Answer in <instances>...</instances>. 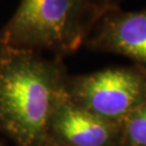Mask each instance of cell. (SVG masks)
I'll list each match as a JSON object with an SVG mask.
<instances>
[{"mask_svg":"<svg viewBox=\"0 0 146 146\" xmlns=\"http://www.w3.org/2000/svg\"><path fill=\"white\" fill-rule=\"evenodd\" d=\"M68 76L62 58L0 47V130L17 146H44Z\"/></svg>","mask_w":146,"mask_h":146,"instance_id":"1","label":"cell"},{"mask_svg":"<svg viewBox=\"0 0 146 146\" xmlns=\"http://www.w3.org/2000/svg\"><path fill=\"white\" fill-rule=\"evenodd\" d=\"M102 14L92 0H20L0 29V47L62 58L84 45Z\"/></svg>","mask_w":146,"mask_h":146,"instance_id":"2","label":"cell"},{"mask_svg":"<svg viewBox=\"0 0 146 146\" xmlns=\"http://www.w3.org/2000/svg\"><path fill=\"white\" fill-rule=\"evenodd\" d=\"M65 92L78 107L120 123L146 103V70L132 64L68 76Z\"/></svg>","mask_w":146,"mask_h":146,"instance_id":"3","label":"cell"},{"mask_svg":"<svg viewBox=\"0 0 146 146\" xmlns=\"http://www.w3.org/2000/svg\"><path fill=\"white\" fill-rule=\"evenodd\" d=\"M84 46L94 52L123 56L146 70V8L105 11Z\"/></svg>","mask_w":146,"mask_h":146,"instance_id":"4","label":"cell"},{"mask_svg":"<svg viewBox=\"0 0 146 146\" xmlns=\"http://www.w3.org/2000/svg\"><path fill=\"white\" fill-rule=\"evenodd\" d=\"M120 123L78 107L65 92L52 116L49 139L64 146H119Z\"/></svg>","mask_w":146,"mask_h":146,"instance_id":"5","label":"cell"},{"mask_svg":"<svg viewBox=\"0 0 146 146\" xmlns=\"http://www.w3.org/2000/svg\"><path fill=\"white\" fill-rule=\"evenodd\" d=\"M119 146H146V103L120 123Z\"/></svg>","mask_w":146,"mask_h":146,"instance_id":"6","label":"cell"},{"mask_svg":"<svg viewBox=\"0 0 146 146\" xmlns=\"http://www.w3.org/2000/svg\"><path fill=\"white\" fill-rule=\"evenodd\" d=\"M102 13L108 10L121 8V5L123 0H92Z\"/></svg>","mask_w":146,"mask_h":146,"instance_id":"7","label":"cell"},{"mask_svg":"<svg viewBox=\"0 0 146 146\" xmlns=\"http://www.w3.org/2000/svg\"><path fill=\"white\" fill-rule=\"evenodd\" d=\"M44 146H64V145L58 143V142H57V141H55L54 139H49L48 141H46V143L44 144Z\"/></svg>","mask_w":146,"mask_h":146,"instance_id":"8","label":"cell"},{"mask_svg":"<svg viewBox=\"0 0 146 146\" xmlns=\"http://www.w3.org/2000/svg\"><path fill=\"white\" fill-rule=\"evenodd\" d=\"M0 146H2V145H1V144H0Z\"/></svg>","mask_w":146,"mask_h":146,"instance_id":"9","label":"cell"}]
</instances>
